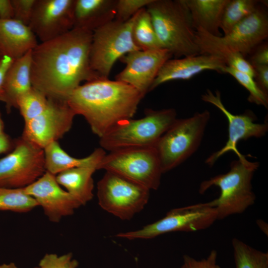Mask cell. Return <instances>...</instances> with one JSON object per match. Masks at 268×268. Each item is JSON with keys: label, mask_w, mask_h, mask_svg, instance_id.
I'll list each match as a JSON object with an SVG mask.
<instances>
[{"label": "cell", "mask_w": 268, "mask_h": 268, "mask_svg": "<svg viewBox=\"0 0 268 268\" xmlns=\"http://www.w3.org/2000/svg\"><path fill=\"white\" fill-rule=\"evenodd\" d=\"M92 32L78 28L38 44L31 53L32 87L67 101L82 81L97 79L89 62Z\"/></svg>", "instance_id": "6da1fadb"}, {"label": "cell", "mask_w": 268, "mask_h": 268, "mask_svg": "<svg viewBox=\"0 0 268 268\" xmlns=\"http://www.w3.org/2000/svg\"><path fill=\"white\" fill-rule=\"evenodd\" d=\"M144 96L131 85L117 80L97 79L77 87L67 102L82 116L99 138L121 122L131 119Z\"/></svg>", "instance_id": "7a4b0ae2"}, {"label": "cell", "mask_w": 268, "mask_h": 268, "mask_svg": "<svg viewBox=\"0 0 268 268\" xmlns=\"http://www.w3.org/2000/svg\"><path fill=\"white\" fill-rule=\"evenodd\" d=\"M146 9L162 48L176 58L200 54L196 30L185 0H153Z\"/></svg>", "instance_id": "3957f363"}, {"label": "cell", "mask_w": 268, "mask_h": 268, "mask_svg": "<svg viewBox=\"0 0 268 268\" xmlns=\"http://www.w3.org/2000/svg\"><path fill=\"white\" fill-rule=\"evenodd\" d=\"M259 166V162L250 161L244 156L232 161L227 173L201 183L199 189L201 194L212 186L217 187L220 190L219 197L212 201L217 220L243 213L255 203L256 196L253 191L252 180Z\"/></svg>", "instance_id": "277c9868"}, {"label": "cell", "mask_w": 268, "mask_h": 268, "mask_svg": "<svg viewBox=\"0 0 268 268\" xmlns=\"http://www.w3.org/2000/svg\"><path fill=\"white\" fill-rule=\"evenodd\" d=\"M174 109H147L143 117L117 125L99 138L101 147L111 151L131 147H155L177 119Z\"/></svg>", "instance_id": "5b68a950"}, {"label": "cell", "mask_w": 268, "mask_h": 268, "mask_svg": "<svg viewBox=\"0 0 268 268\" xmlns=\"http://www.w3.org/2000/svg\"><path fill=\"white\" fill-rule=\"evenodd\" d=\"M210 118L205 110L176 119L155 146L163 173L183 163L198 149Z\"/></svg>", "instance_id": "8992f818"}, {"label": "cell", "mask_w": 268, "mask_h": 268, "mask_svg": "<svg viewBox=\"0 0 268 268\" xmlns=\"http://www.w3.org/2000/svg\"><path fill=\"white\" fill-rule=\"evenodd\" d=\"M137 13L126 21L114 19L92 32L89 62L97 79L108 78L118 59L130 52L140 50L132 37L133 26Z\"/></svg>", "instance_id": "52a82bcc"}, {"label": "cell", "mask_w": 268, "mask_h": 268, "mask_svg": "<svg viewBox=\"0 0 268 268\" xmlns=\"http://www.w3.org/2000/svg\"><path fill=\"white\" fill-rule=\"evenodd\" d=\"M121 176L149 190H157L163 174L155 147H131L105 154L98 170Z\"/></svg>", "instance_id": "ba28073f"}, {"label": "cell", "mask_w": 268, "mask_h": 268, "mask_svg": "<svg viewBox=\"0 0 268 268\" xmlns=\"http://www.w3.org/2000/svg\"><path fill=\"white\" fill-rule=\"evenodd\" d=\"M216 220V209L211 201L172 209L164 217L141 229L119 233L116 236L149 239L172 232H195L208 228Z\"/></svg>", "instance_id": "9c48e42d"}, {"label": "cell", "mask_w": 268, "mask_h": 268, "mask_svg": "<svg viewBox=\"0 0 268 268\" xmlns=\"http://www.w3.org/2000/svg\"><path fill=\"white\" fill-rule=\"evenodd\" d=\"M149 193L148 189L109 171L97 185L100 206L122 220H130L141 211L148 202Z\"/></svg>", "instance_id": "30bf717a"}, {"label": "cell", "mask_w": 268, "mask_h": 268, "mask_svg": "<svg viewBox=\"0 0 268 268\" xmlns=\"http://www.w3.org/2000/svg\"><path fill=\"white\" fill-rule=\"evenodd\" d=\"M46 171L44 149L21 137L13 150L0 159V187L24 188Z\"/></svg>", "instance_id": "8fae6325"}, {"label": "cell", "mask_w": 268, "mask_h": 268, "mask_svg": "<svg viewBox=\"0 0 268 268\" xmlns=\"http://www.w3.org/2000/svg\"><path fill=\"white\" fill-rule=\"evenodd\" d=\"M204 102L210 103L221 111L227 119L228 124V139L225 145L219 150L211 154L205 163L212 166L221 156L229 151H233L238 158L244 156L238 150L237 145L241 140H247L252 137L261 138L265 136L268 131V123H257L256 115L250 110L243 114L235 115L228 111L223 104L219 90L213 92L209 89L201 95Z\"/></svg>", "instance_id": "7c38bea8"}, {"label": "cell", "mask_w": 268, "mask_h": 268, "mask_svg": "<svg viewBox=\"0 0 268 268\" xmlns=\"http://www.w3.org/2000/svg\"><path fill=\"white\" fill-rule=\"evenodd\" d=\"M49 99L42 114L25 122L21 136L43 149L69 131L76 116L67 101Z\"/></svg>", "instance_id": "4fadbf2b"}, {"label": "cell", "mask_w": 268, "mask_h": 268, "mask_svg": "<svg viewBox=\"0 0 268 268\" xmlns=\"http://www.w3.org/2000/svg\"><path fill=\"white\" fill-rule=\"evenodd\" d=\"M172 57L171 53L163 48L130 52L120 59L126 66L116 76V80L131 85L144 96L162 66Z\"/></svg>", "instance_id": "5bb4252c"}, {"label": "cell", "mask_w": 268, "mask_h": 268, "mask_svg": "<svg viewBox=\"0 0 268 268\" xmlns=\"http://www.w3.org/2000/svg\"><path fill=\"white\" fill-rule=\"evenodd\" d=\"M74 3L75 0H36L28 26L41 42L73 28Z\"/></svg>", "instance_id": "9a60e30c"}, {"label": "cell", "mask_w": 268, "mask_h": 268, "mask_svg": "<svg viewBox=\"0 0 268 268\" xmlns=\"http://www.w3.org/2000/svg\"><path fill=\"white\" fill-rule=\"evenodd\" d=\"M40 206L49 220L59 222L72 214L80 203L58 183L56 175L47 171L35 182L23 188Z\"/></svg>", "instance_id": "2e32d148"}, {"label": "cell", "mask_w": 268, "mask_h": 268, "mask_svg": "<svg viewBox=\"0 0 268 268\" xmlns=\"http://www.w3.org/2000/svg\"><path fill=\"white\" fill-rule=\"evenodd\" d=\"M266 7L259 4L255 11L227 34L218 37L220 42L229 50L245 58L251 55L268 37V14Z\"/></svg>", "instance_id": "e0dca14e"}, {"label": "cell", "mask_w": 268, "mask_h": 268, "mask_svg": "<svg viewBox=\"0 0 268 268\" xmlns=\"http://www.w3.org/2000/svg\"><path fill=\"white\" fill-rule=\"evenodd\" d=\"M226 66L221 58L214 55L199 54L174 59H170L162 66L150 91L160 84L175 80H188L205 70L222 73Z\"/></svg>", "instance_id": "ac0fdd59"}, {"label": "cell", "mask_w": 268, "mask_h": 268, "mask_svg": "<svg viewBox=\"0 0 268 268\" xmlns=\"http://www.w3.org/2000/svg\"><path fill=\"white\" fill-rule=\"evenodd\" d=\"M31 53L32 50L14 60L6 72L0 101L8 113L17 108L19 99L32 88Z\"/></svg>", "instance_id": "d6986e66"}, {"label": "cell", "mask_w": 268, "mask_h": 268, "mask_svg": "<svg viewBox=\"0 0 268 268\" xmlns=\"http://www.w3.org/2000/svg\"><path fill=\"white\" fill-rule=\"evenodd\" d=\"M38 44L29 26L14 19L0 18V52L15 60L32 50Z\"/></svg>", "instance_id": "ffe728a7"}, {"label": "cell", "mask_w": 268, "mask_h": 268, "mask_svg": "<svg viewBox=\"0 0 268 268\" xmlns=\"http://www.w3.org/2000/svg\"><path fill=\"white\" fill-rule=\"evenodd\" d=\"M117 0H75L73 28L93 32L114 20Z\"/></svg>", "instance_id": "44dd1931"}, {"label": "cell", "mask_w": 268, "mask_h": 268, "mask_svg": "<svg viewBox=\"0 0 268 268\" xmlns=\"http://www.w3.org/2000/svg\"><path fill=\"white\" fill-rule=\"evenodd\" d=\"M46 171L53 175L75 167L98 166L106 152L101 147L94 150L89 155L78 158L69 155L58 141L53 142L44 149Z\"/></svg>", "instance_id": "7402d4cb"}, {"label": "cell", "mask_w": 268, "mask_h": 268, "mask_svg": "<svg viewBox=\"0 0 268 268\" xmlns=\"http://www.w3.org/2000/svg\"><path fill=\"white\" fill-rule=\"evenodd\" d=\"M229 0H185L193 26L216 36H221L220 25L224 8Z\"/></svg>", "instance_id": "603a6c76"}, {"label": "cell", "mask_w": 268, "mask_h": 268, "mask_svg": "<svg viewBox=\"0 0 268 268\" xmlns=\"http://www.w3.org/2000/svg\"><path fill=\"white\" fill-rule=\"evenodd\" d=\"M195 35L200 54L216 56L223 60L227 66L255 77V71L250 62L240 54L229 50L220 42L219 36L212 35L201 28L196 29Z\"/></svg>", "instance_id": "cb8c5ba5"}, {"label": "cell", "mask_w": 268, "mask_h": 268, "mask_svg": "<svg viewBox=\"0 0 268 268\" xmlns=\"http://www.w3.org/2000/svg\"><path fill=\"white\" fill-rule=\"evenodd\" d=\"M96 170L93 167L73 168L58 174L56 179L58 183L82 205L93 198L92 175Z\"/></svg>", "instance_id": "d4e9b609"}, {"label": "cell", "mask_w": 268, "mask_h": 268, "mask_svg": "<svg viewBox=\"0 0 268 268\" xmlns=\"http://www.w3.org/2000/svg\"><path fill=\"white\" fill-rule=\"evenodd\" d=\"M132 37L134 44L140 50L162 48L146 7L140 9L136 14L132 28Z\"/></svg>", "instance_id": "484cf974"}, {"label": "cell", "mask_w": 268, "mask_h": 268, "mask_svg": "<svg viewBox=\"0 0 268 268\" xmlns=\"http://www.w3.org/2000/svg\"><path fill=\"white\" fill-rule=\"evenodd\" d=\"M235 268H268V253L236 238L232 240Z\"/></svg>", "instance_id": "4316f807"}, {"label": "cell", "mask_w": 268, "mask_h": 268, "mask_svg": "<svg viewBox=\"0 0 268 268\" xmlns=\"http://www.w3.org/2000/svg\"><path fill=\"white\" fill-rule=\"evenodd\" d=\"M259 2L255 0H229L224 8L220 25L223 35L255 11Z\"/></svg>", "instance_id": "83f0119b"}, {"label": "cell", "mask_w": 268, "mask_h": 268, "mask_svg": "<svg viewBox=\"0 0 268 268\" xmlns=\"http://www.w3.org/2000/svg\"><path fill=\"white\" fill-rule=\"evenodd\" d=\"M38 204L23 188L11 189L0 187V210L26 212Z\"/></svg>", "instance_id": "f1b7e54d"}, {"label": "cell", "mask_w": 268, "mask_h": 268, "mask_svg": "<svg viewBox=\"0 0 268 268\" xmlns=\"http://www.w3.org/2000/svg\"><path fill=\"white\" fill-rule=\"evenodd\" d=\"M49 101L46 95L32 87L19 99L17 108L24 122H26L42 114L47 108Z\"/></svg>", "instance_id": "f546056e"}, {"label": "cell", "mask_w": 268, "mask_h": 268, "mask_svg": "<svg viewBox=\"0 0 268 268\" xmlns=\"http://www.w3.org/2000/svg\"><path fill=\"white\" fill-rule=\"evenodd\" d=\"M222 72L231 75L248 90L249 93L248 100L249 102L268 108V94L261 90L254 79V78L227 66L224 67Z\"/></svg>", "instance_id": "4dcf8cb0"}, {"label": "cell", "mask_w": 268, "mask_h": 268, "mask_svg": "<svg viewBox=\"0 0 268 268\" xmlns=\"http://www.w3.org/2000/svg\"><path fill=\"white\" fill-rule=\"evenodd\" d=\"M153 0H117L115 20L126 21L140 9L145 8Z\"/></svg>", "instance_id": "1f68e13d"}, {"label": "cell", "mask_w": 268, "mask_h": 268, "mask_svg": "<svg viewBox=\"0 0 268 268\" xmlns=\"http://www.w3.org/2000/svg\"><path fill=\"white\" fill-rule=\"evenodd\" d=\"M78 263L72 259L71 253L61 256L56 254H46L41 259L39 264L40 268H76Z\"/></svg>", "instance_id": "d6a6232c"}, {"label": "cell", "mask_w": 268, "mask_h": 268, "mask_svg": "<svg viewBox=\"0 0 268 268\" xmlns=\"http://www.w3.org/2000/svg\"><path fill=\"white\" fill-rule=\"evenodd\" d=\"M36 0H11L13 19L28 26L32 17Z\"/></svg>", "instance_id": "836d02e7"}, {"label": "cell", "mask_w": 268, "mask_h": 268, "mask_svg": "<svg viewBox=\"0 0 268 268\" xmlns=\"http://www.w3.org/2000/svg\"><path fill=\"white\" fill-rule=\"evenodd\" d=\"M217 253L215 250H212L206 258L200 260L185 255L181 268H221L217 264Z\"/></svg>", "instance_id": "e575fe53"}, {"label": "cell", "mask_w": 268, "mask_h": 268, "mask_svg": "<svg viewBox=\"0 0 268 268\" xmlns=\"http://www.w3.org/2000/svg\"><path fill=\"white\" fill-rule=\"evenodd\" d=\"M250 61L252 65H268V45L263 42L251 53Z\"/></svg>", "instance_id": "d590c367"}, {"label": "cell", "mask_w": 268, "mask_h": 268, "mask_svg": "<svg viewBox=\"0 0 268 268\" xmlns=\"http://www.w3.org/2000/svg\"><path fill=\"white\" fill-rule=\"evenodd\" d=\"M252 66L255 71L256 82L261 90L268 94V65Z\"/></svg>", "instance_id": "8d00e7d4"}, {"label": "cell", "mask_w": 268, "mask_h": 268, "mask_svg": "<svg viewBox=\"0 0 268 268\" xmlns=\"http://www.w3.org/2000/svg\"><path fill=\"white\" fill-rule=\"evenodd\" d=\"M14 60L11 58L3 56L0 59V96L2 94L6 72Z\"/></svg>", "instance_id": "74e56055"}, {"label": "cell", "mask_w": 268, "mask_h": 268, "mask_svg": "<svg viewBox=\"0 0 268 268\" xmlns=\"http://www.w3.org/2000/svg\"><path fill=\"white\" fill-rule=\"evenodd\" d=\"M13 8L11 0H0V18L13 19Z\"/></svg>", "instance_id": "f35d334b"}, {"label": "cell", "mask_w": 268, "mask_h": 268, "mask_svg": "<svg viewBox=\"0 0 268 268\" xmlns=\"http://www.w3.org/2000/svg\"><path fill=\"white\" fill-rule=\"evenodd\" d=\"M10 137L4 132L0 134V154L7 152L14 145Z\"/></svg>", "instance_id": "ab89813d"}, {"label": "cell", "mask_w": 268, "mask_h": 268, "mask_svg": "<svg viewBox=\"0 0 268 268\" xmlns=\"http://www.w3.org/2000/svg\"><path fill=\"white\" fill-rule=\"evenodd\" d=\"M257 224L260 229L265 233L268 235V224L264 220L258 219Z\"/></svg>", "instance_id": "60d3db41"}, {"label": "cell", "mask_w": 268, "mask_h": 268, "mask_svg": "<svg viewBox=\"0 0 268 268\" xmlns=\"http://www.w3.org/2000/svg\"><path fill=\"white\" fill-rule=\"evenodd\" d=\"M0 268H18L16 265L13 263L9 264H3L0 265Z\"/></svg>", "instance_id": "b9f144b4"}, {"label": "cell", "mask_w": 268, "mask_h": 268, "mask_svg": "<svg viewBox=\"0 0 268 268\" xmlns=\"http://www.w3.org/2000/svg\"><path fill=\"white\" fill-rule=\"evenodd\" d=\"M3 132V124L0 115V134Z\"/></svg>", "instance_id": "7bdbcfd3"}, {"label": "cell", "mask_w": 268, "mask_h": 268, "mask_svg": "<svg viewBox=\"0 0 268 268\" xmlns=\"http://www.w3.org/2000/svg\"><path fill=\"white\" fill-rule=\"evenodd\" d=\"M3 56L2 55L1 53H0V59Z\"/></svg>", "instance_id": "ee69618b"}, {"label": "cell", "mask_w": 268, "mask_h": 268, "mask_svg": "<svg viewBox=\"0 0 268 268\" xmlns=\"http://www.w3.org/2000/svg\"><path fill=\"white\" fill-rule=\"evenodd\" d=\"M40 268L39 267H37V268Z\"/></svg>", "instance_id": "f6af8a7d"}]
</instances>
